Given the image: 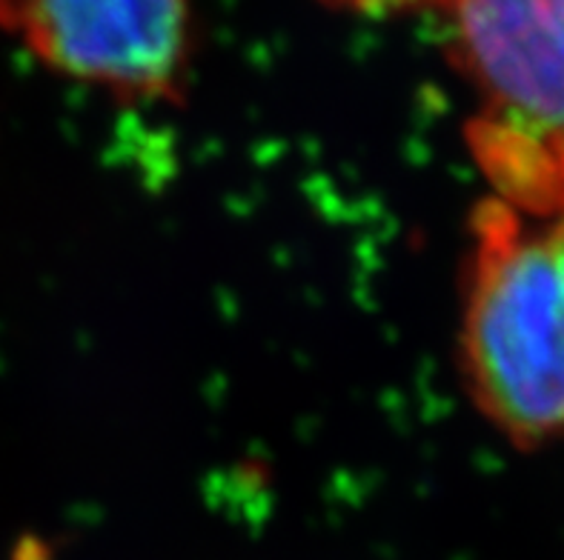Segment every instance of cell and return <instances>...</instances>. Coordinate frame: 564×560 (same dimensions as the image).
<instances>
[{
  "label": "cell",
  "instance_id": "cell-1",
  "mask_svg": "<svg viewBox=\"0 0 564 560\" xmlns=\"http://www.w3.org/2000/svg\"><path fill=\"white\" fill-rule=\"evenodd\" d=\"M462 358L476 404L513 443L564 435V215L481 206Z\"/></svg>",
  "mask_w": 564,
  "mask_h": 560
},
{
  "label": "cell",
  "instance_id": "cell-2",
  "mask_svg": "<svg viewBox=\"0 0 564 560\" xmlns=\"http://www.w3.org/2000/svg\"><path fill=\"white\" fill-rule=\"evenodd\" d=\"M479 112L467 127L499 200L564 215V0H444Z\"/></svg>",
  "mask_w": 564,
  "mask_h": 560
},
{
  "label": "cell",
  "instance_id": "cell-3",
  "mask_svg": "<svg viewBox=\"0 0 564 560\" xmlns=\"http://www.w3.org/2000/svg\"><path fill=\"white\" fill-rule=\"evenodd\" d=\"M195 0H0V29L66 78L166 98L184 78Z\"/></svg>",
  "mask_w": 564,
  "mask_h": 560
},
{
  "label": "cell",
  "instance_id": "cell-4",
  "mask_svg": "<svg viewBox=\"0 0 564 560\" xmlns=\"http://www.w3.org/2000/svg\"><path fill=\"white\" fill-rule=\"evenodd\" d=\"M324 3L358 14H399L413 9H438L444 0H324Z\"/></svg>",
  "mask_w": 564,
  "mask_h": 560
}]
</instances>
